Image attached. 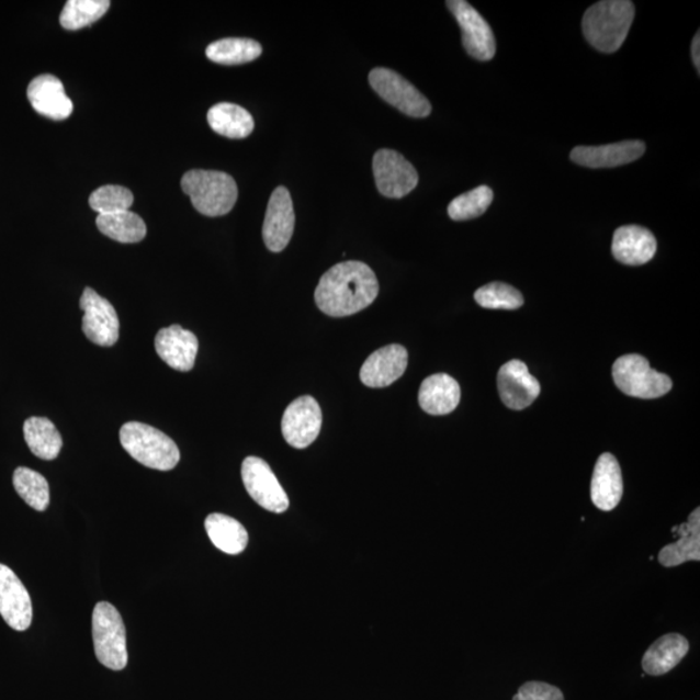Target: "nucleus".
Returning <instances> with one entry per match:
<instances>
[{"instance_id": "obj_1", "label": "nucleus", "mask_w": 700, "mask_h": 700, "mask_svg": "<svg viewBox=\"0 0 700 700\" xmlns=\"http://www.w3.org/2000/svg\"><path fill=\"white\" fill-rule=\"evenodd\" d=\"M379 294L376 275L366 263H338L320 278L316 290L318 308L327 316L340 318L366 309Z\"/></svg>"}, {"instance_id": "obj_2", "label": "nucleus", "mask_w": 700, "mask_h": 700, "mask_svg": "<svg viewBox=\"0 0 700 700\" xmlns=\"http://www.w3.org/2000/svg\"><path fill=\"white\" fill-rule=\"evenodd\" d=\"M634 20V4L628 0H603L591 5L583 19V32L590 45L605 54L623 46Z\"/></svg>"}, {"instance_id": "obj_3", "label": "nucleus", "mask_w": 700, "mask_h": 700, "mask_svg": "<svg viewBox=\"0 0 700 700\" xmlns=\"http://www.w3.org/2000/svg\"><path fill=\"white\" fill-rule=\"evenodd\" d=\"M181 185L194 208L204 216H225L238 200L237 182L224 171L190 170L182 177Z\"/></svg>"}, {"instance_id": "obj_4", "label": "nucleus", "mask_w": 700, "mask_h": 700, "mask_svg": "<svg viewBox=\"0 0 700 700\" xmlns=\"http://www.w3.org/2000/svg\"><path fill=\"white\" fill-rule=\"evenodd\" d=\"M120 441L135 461L148 468L170 471L181 460L180 449L169 436L139 421L121 427Z\"/></svg>"}, {"instance_id": "obj_5", "label": "nucleus", "mask_w": 700, "mask_h": 700, "mask_svg": "<svg viewBox=\"0 0 700 700\" xmlns=\"http://www.w3.org/2000/svg\"><path fill=\"white\" fill-rule=\"evenodd\" d=\"M95 655L104 667L123 670L127 666L126 628L116 607L99 602L92 612Z\"/></svg>"}, {"instance_id": "obj_6", "label": "nucleus", "mask_w": 700, "mask_h": 700, "mask_svg": "<svg viewBox=\"0 0 700 700\" xmlns=\"http://www.w3.org/2000/svg\"><path fill=\"white\" fill-rule=\"evenodd\" d=\"M612 377L617 387L632 397L659 398L673 389L670 377L652 369L645 357L640 354L620 357L613 363Z\"/></svg>"}, {"instance_id": "obj_7", "label": "nucleus", "mask_w": 700, "mask_h": 700, "mask_svg": "<svg viewBox=\"0 0 700 700\" xmlns=\"http://www.w3.org/2000/svg\"><path fill=\"white\" fill-rule=\"evenodd\" d=\"M369 82L379 97L399 112L405 113L406 116L416 118L430 116L431 103L396 71L387 68H375L369 75Z\"/></svg>"}, {"instance_id": "obj_8", "label": "nucleus", "mask_w": 700, "mask_h": 700, "mask_svg": "<svg viewBox=\"0 0 700 700\" xmlns=\"http://www.w3.org/2000/svg\"><path fill=\"white\" fill-rule=\"evenodd\" d=\"M241 478L248 495L263 509L282 513L289 509L290 499L273 470L259 456H248L241 464Z\"/></svg>"}, {"instance_id": "obj_9", "label": "nucleus", "mask_w": 700, "mask_h": 700, "mask_svg": "<svg viewBox=\"0 0 700 700\" xmlns=\"http://www.w3.org/2000/svg\"><path fill=\"white\" fill-rule=\"evenodd\" d=\"M447 5L459 21L463 47L467 54L476 60H492L496 55V38L487 21L464 0H449Z\"/></svg>"}, {"instance_id": "obj_10", "label": "nucleus", "mask_w": 700, "mask_h": 700, "mask_svg": "<svg viewBox=\"0 0 700 700\" xmlns=\"http://www.w3.org/2000/svg\"><path fill=\"white\" fill-rule=\"evenodd\" d=\"M373 169L376 188L385 197L402 199L409 195L419 182L416 168L393 149L377 151Z\"/></svg>"}, {"instance_id": "obj_11", "label": "nucleus", "mask_w": 700, "mask_h": 700, "mask_svg": "<svg viewBox=\"0 0 700 700\" xmlns=\"http://www.w3.org/2000/svg\"><path fill=\"white\" fill-rule=\"evenodd\" d=\"M84 313L82 330L91 342L100 347L116 345L120 337V319L113 305L92 289H84L81 302Z\"/></svg>"}, {"instance_id": "obj_12", "label": "nucleus", "mask_w": 700, "mask_h": 700, "mask_svg": "<svg viewBox=\"0 0 700 700\" xmlns=\"http://www.w3.org/2000/svg\"><path fill=\"white\" fill-rule=\"evenodd\" d=\"M323 428V411L316 398L303 396L284 411L282 433L285 441L296 449L308 448L317 440Z\"/></svg>"}, {"instance_id": "obj_13", "label": "nucleus", "mask_w": 700, "mask_h": 700, "mask_svg": "<svg viewBox=\"0 0 700 700\" xmlns=\"http://www.w3.org/2000/svg\"><path fill=\"white\" fill-rule=\"evenodd\" d=\"M499 396L511 410H524L540 396L541 385L528 370L527 364L512 360L498 371Z\"/></svg>"}, {"instance_id": "obj_14", "label": "nucleus", "mask_w": 700, "mask_h": 700, "mask_svg": "<svg viewBox=\"0 0 700 700\" xmlns=\"http://www.w3.org/2000/svg\"><path fill=\"white\" fill-rule=\"evenodd\" d=\"M295 210L290 191L283 185L274 190L269 200L262 237L271 252H282L294 235Z\"/></svg>"}, {"instance_id": "obj_15", "label": "nucleus", "mask_w": 700, "mask_h": 700, "mask_svg": "<svg viewBox=\"0 0 700 700\" xmlns=\"http://www.w3.org/2000/svg\"><path fill=\"white\" fill-rule=\"evenodd\" d=\"M0 616L18 632L26 631L33 620L31 596L16 574L4 564H0Z\"/></svg>"}, {"instance_id": "obj_16", "label": "nucleus", "mask_w": 700, "mask_h": 700, "mask_svg": "<svg viewBox=\"0 0 700 700\" xmlns=\"http://www.w3.org/2000/svg\"><path fill=\"white\" fill-rule=\"evenodd\" d=\"M409 354L403 346L392 345L371 354L362 364L361 382L370 388H385L405 374Z\"/></svg>"}, {"instance_id": "obj_17", "label": "nucleus", "mask_w": 700, "mask_h": 700, "mask_svg": "<svg viewBox=\"0 0 700 700\" xmlns=\"http://www.w3.org/2000/svg\"><path fill=\"white\" fill-rule=\"evenodd\" d=\"M155 348L160 359L171 369L188 373L195 366L199 350L196 335L181 326L161 328L156 335Z\"/></svg>"}, {"instance_id": "obj_18", "label": "nucleus", "mask_w": 700, "mask_h": 700, "mask_svg": "<svg viewBox=\"0 0 700 700\" xmlns=\"http://www.w3.org/2000/svg\"><path fill=\"white\" fill-rule=\"evenodd\" d=\"M645 151V143L625 140L598 147H576L571 153V160L585 168H617L639 160Z\"/></svg>"}, {"instance_id": "obj_19", "label": "nucleus", "mask_w": 700, "mask_h": 700, "mask_svg": "<svg viewBox=\"0 0 700 700\" xmlns=\"http://www.w3.org/2000/svg\"><path fill=\"white\" fill-rule=\"evenodd\" d=\"M656 239L647 228L637 225L621 226L613 234L612 256L628 267L645 266L654 259Z\"/></svg>"}, {"instance_id": "obj_20", "label": "nucleus", "mask_w": 700, "mask_h": 700, "mask_svg": "<svg viewBox=\"0 0 700 700\" xmlns=\"http://www.w3.org/2000/svg\"><path fill=\"white\" fill-rule=\"evenodd\" d=\"M27 99L35 112L55 121L66 120L74 112L61 81L52 75L35 77L29 84Z\"/></svg>"}, {"instance_id": "obj_21", "label": "nucleus", "mask_w": 700, "mask_h": 700, "mask_svg": "<svg viewBox=\"0 0 700 700\" xmlns=\"http://www.w3.org/2000/svg\"><path fill=\"white\" fill-rule=\"evenodd\" d=\"M623 475L618 460L611 453L599 456L590 484L592 504L602 511H611L623 497Z\"/></svg>"}, {"instance_id": "obj_22", "label": "nucleus", "mask_w": 700, "mask_h": 700, "mask_svg": "<svg viewBox=\"0 0 700 700\" xmlns=\"http://www.w3.org/2000/svg\"><path fill=\"white\" fill-rule=\"evenodd\" d=\"M461 402V387L448 374H434L425 379L419 389V405L431 416H447Z\"/></svg>"}, {"instance_id": "obj_23", "label": "nucleus", "mask_w": 700, "mask_h": 700, "mask_svg": "<svg viewBox=\"0 0 700 700\" xmlns=\"http://www.w3.org/2000/svg\"><path fill=\"white\" fill-rule=\"evenodd\" d=\"M680 539L664 546L659 553V562L664 567H677L687 562L700 561V509L690 513L687 523L673 528Z\"/></svg>"}, {"instance_id": "obj_24", "label": "nucleus", "mask_w": 700, "mask_h": 700, "mask_svg": "<svg viewBox=\"0 0 700 700\" xmlns=\"http://www.w3.org/2000/svg\"><path fill=\"white\" fill-rule=\"evenodd\" d=\"M689 653V642L684 635L669 633L656 640L642 658V668L650 676L670 673Z\"/></svg>"}, {"instance_id": "obj_25", "label": "nucleus", "mask_w": 700, "mask_h": 700, "mask_svg": "<svg viewBox=\"0 0 700 700\" xmlns=\"http://www.w3.org/2000/svg\"><path fill=\"white\" fill-rule=\"evenodd\" d=\"M205 531L212 544L226 554L238 555L245 552L248 545V532L245 526L224 513H211L205 519Z\"/></svg>"}, {"instance_id": "obj_26", "label": "nucleus", "mask_w": 700, "mask_h": 700, "mask_svg": "<svg viewBox=\"0 0 700 700\" xmlns=\"http://www.w3.org/2000/svg\"><path fill=\"white\" fill-rule=\"evenodd\" d=\"M208 124L213 132L230 139H245L255 128L252 114L233 103L212 106L208 112Z\"/></svg>"}, {"instance_id": "obj_27", "label": "nucleus", "mask_w": 700, "mask_h": 700, "mask_svg": "<svg viewBox=\"0 0 700 700\" xmlns=\"http://www.w3.org/2000/svg\"><path fill=\"white\" fill-rule=\"evenodd\" d=\"M24 438L31 452L41 460L53 461L60 454L61 434L47 418L33 417L25 420Z\"/></svg>"}, {"instance_id": "obj_28", "label": "nucleus", "mask_w": 700, "mask_h": 700, "mask_svg": "<svg viewBox=\"0 0 700 700\" xmlns=\"http://www.w3.org/2000/svg\"><path fill=\"white\" fill-rule=\"evenodd\" d=\"M99 232L110 239L132 245L146 238L147 226L137 213L131 211L100 214L97 218Z\"/></svg>"}, {"instance_id": "obj_29", "label": "nucleus", "mask_w": 700, "mask_h": 700, "mask_svg": "<svg viewBox=\"0 0 700 700\" xmlns=\"http://www.w3.org/2000/svg\"><path fill=\"white\" fill-rule=\"evenodd\" d=\"M205 54L210 60L223 66H240L259 59L262 47L249 38H225L211 43Z\"/></svg>"}, {"instance_id": "obj_30", "label": "nucleus", "mask_w": 700, "mask_h": 700, "mask_svg": "<svg viewBox=\"0 0 700 700\" xmlns=\"http://www.w3.org/2000/svg\"><path fill=\"white\" fill-rule=\"evenodd\" d=\"M13 487L19 496L37 511H45L49 505V487L45 476L37 471L19 467L13 474Z\"/></svg>"}, {"instance_id": "obj_31", "label": "nucleus", "mask_w": 700, "mask_h": 700, "mask_svg": "<svg viewBox=\"0 0 700 700\" xmlns=\"http://www.w3.org/2000/svg\"><path fill=\"white\" fill-rule=\"evenodd\" d=\"M110 7L109 0H69L60 14V24L67 31H78L97 23Z\"/></svg>"}, {"instance_id": "obj_32", "label": "nucleus", "mask_w": 700, "mask_h": 700, "mask_svg": "<svg viewBox=\"0 0 700 700\" xmlns=\"http://www.w3.org/2000/svg\"><path fill=\"white\" fill-rule=\"evenodd\" d=\"M493 191L488 185L464 192L448 206L449 217L453 221H468L483 216L493 202Z\"/></svg>"}, {"instance_id": "obj_33", "label": "nucleus", "mask_w": 700, "mask_h": 700, "mask_svg": "<svg viewBox=\"0 0 700 700\" xmlns=\"http://www.w3.org/2000/svg\"><path fill=\"white\" fill-rule=\"evenodd\" d=\"M475 302L484 309L516 311L524 304V297L512 285L493 282L475 292Z\"/></svg>"}, {"instance_id": "obj_34", "label": "nucleus", "mask_w": 700, "mask_h": 700, "mask_svg": "<svg viewBox=\"0 0 700 700\" xmlns=\"http://www.w3.org/2000/svg\"><path fill=\"white\" fill-rule=\"evenodd\" d=\"M134 203L133 192L123 185H103L92 192L89 204L92 210L100 214H111L131 211Z\"/></svg>"}, {"instance_id": "obj_35", "label": "nucleus", "mask_w": 700, "mask_h": 700, "mask_svg": "<svg viewBox=\"0 0 700 700\" xmlns=\"http://www.w3.org/2000/svg\"><path fill=\"white\" fill-rule=\"evenodd\" d=\"M512 700H564L561 689L546 682L531 681L519 689Z\"/></svg>"}, {"instance_id": "obj_36", "label": "nucleus", "mask_w": 700, "mask_h": 700, "mask_svg": "<svg viewBox=\"0 0 700 700\" xmlns=\"http://www.w3.org/2000/svg\"><path fill=\"white\" fill-rule=\"evenodd\" d=\"M699 53H700V33L698 32L695 39H692V45H691L692 63H695L698 74L700 71V54Z\"/></svg>"}]
</instances>
